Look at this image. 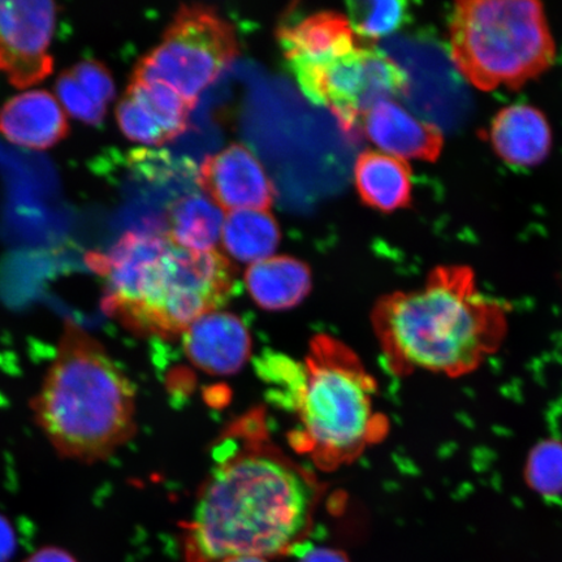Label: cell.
<instances>
[{
    "label": "cell",
    "instance_id": "7a4b0ae2",
    "mask_svg": "<svg viewBox=\"0 0 562 562\" xmlns=\"http://www.w3.org/2000/svg\"><path fill=\"white\" fill-rule=\"evenodd\" d=\"M374 326L390 368L459 378L502 347L508 311L477 290L467 266H440L424 286L378 302Z\"/></svg>",
    "mask_w": 562,
    "mask_h": 562
},
{
    "label": "cell",
    "instance_id": "d6986e66",
    "mask_svg": "<svg viewBox=\"0 0 562 562\" xmlns=\"http://www.w3.org/2000/svg\"><path fill=\"white\" fill-rule=\"evenodd\" d=\"M224 224L223 211L199 193L180 196L167 211V232L170 240L193 251L215 250Z\"/></svg>",
    "mask_w": 562,
    "mask_h": 562
},
{
    "label": "cell",
    "instance_id": "3957f363",
    "mask_svg": "<svg viewBox=\"0 0 562 562\" xmlns=\"http://www.w3.org/2000/svg\"><path fill=\"white\" fill-rule=\"evenodd\" d=\"M35 419L67 459H108L136 430V392L100 341L65 323L58 351L33 400Z\"/></svg>",
    "mask_w": 562,
    "mask_h": 562
},
{
    "label": "cell",
    "instance_id": "7c38bea8",
    "mask_svg": "<svg viewBox=\"0 0 562 562\" xmlns=\"http://www.w3.org/2000/svg\"><path fill=\"white\" fill-rule=\"evenodd\" d=\"M277 37L294 79L353 52L362 42L357 40L348 18L333 11L281 24Z\"/></svg>",
    "mask_w": 562,
    "mask_h": 562
},
{
    "label": "cell",
    "instance_id": "484cf974",
    "mask_svg": "<svg viewBox=\"0 0 562 562\" xmlns=\"http://www.w3.org/2000/svg\"><path fill=\"white\" fill-rule=\"evenodd\" d=\"M24 562H79L72 554L58 547L41 548Z\"/></svg>",
    "mask_w": 562,
    "mask_h": 562
},
{
    "label": "cell",
    "instance_id": "4316f807",
    "mask_svg": "<svg viewBox=\"0 0 562 562\" xmlns=\"http://www.w3.org/2000/svg\"><path fill=\"white\" fill-rule=\"evenodd\" d=\"M300 562H350L347 554L333 548H314L302 557Z\"/></svg>",
    "mask_w": 562,
    "mask_h": 562
},
{
    "label": "cell",
    "instance_id": "cb8c5ba5",
    "mask_svg": "<svg viewBox=\"0 0 562 562\" xmlns=\"http://www.w3.org/2000/svg\"><path fill=\"white\" fill-rule=\"evenodd\" d=\"M56 95L63 103V108L80 122L89 125L101 124L105 116V110L97 105L90 98L83 93L72 76L65 70L56 80Z\"/></svg>",
    "mask_w": 562,
    "mask_h": 562
},
{
    "label": "cell",
    "instance_id": "8992f818",
    "mask_svg": "<svg viewBox=\"0 0 562 562\" xmlns=\"http://www.w3.org/2000/svg\"><path fill=\"white\" fill-rule=\"evenodd\" d=\"M176 245L160 232H126L109 251L87 256L104 283L103 311L131 331L171 336Z\"/></svg>",
    "mask_w": 562,
    "mask_h": 562
},
{
    "label": "cell",
    "instance_id": "2e32d148",
    "mask_svg": "<svg viewBox=\"0 0 562 562\" xmlns=\"http://www.w3.org/2000/svg\"><path fill=\"white\" fill-rule=\"evenodd\" d=\"M488 136L497 157L513 167L538 166L552 149L551 125L543 112L530 104H512L498 111Z\"/></svg>",
    "mask_w": 562,
    "mask_h": 562
},
{
    "label": "cell",
    "instance_id": "9c48e42d",
    "mask_svg": "<svg viewBox=\"0 0 562 562\" xmlns=\"http://www.w3.org/2000/svg\"><path fill=\"white\" fill-rule=\"evenodd\" d=\"M56 15L54 2L0 0V72L13 87L30 88L53 72Z\"/></svg>",
    "mask_w": 562,
    "mask_h": 562
},
{
    "label": "cell",
    "instance_id": "d4e9b609",
    "mask_svg": "<svg viewBox=\"0 0 562 562\" xmlns=\"http://www.w3.org/2000/svg\"><path fill=\"white\" fill-rule=\"evenodd\" d=\"M18 540L9 519L0 515V562H10L15 557Z\"/></svg>",
    "mask_w": 562,
    "mask_h": 562
},
{
    "label": "cell",
    "instance_id": "ffe728a7",
    "mask_svg": "<svg viewBox=\"0 0 562 562\" xmlns=\"http://www.w3.org/2000/svg\"><path fill=\"white\" fill-rule=\"evenodd\" d=\"M279 224L269 211H231L224 221L222 241L229 255L241 262H261L277 250Z\"/></svg>",
    "mask_w": 562,
    "mask_h": 562
},
{
    "label": "cell",
    "instance_id": "603a6c76",
    "mask_svg": "<svg viewBox=\"0 0 562 562\" xmlns=\"http://www.w3.org/2000/svg\"><path fill=\"white\" fill-rule=\"evenodd\" d=\"M68 72L91 101L108 111V105L115 97V82L103 63L83 60L70 67Z\"/></svg>",
    "mask_w": 562,
    "mask_h": 562
},
{
    "label": "cell",
    "instance_id": "6da1fadb",
    "mask_svg": "<svg viewBox=\"0 0 562 562\" xmlns=\"http://www.w3.org/2000/svg\"><path fill=\"white\" fill-rule=\"evenodd\" d=\"M238 427L217 447L184 525L186 562L284 557L312 530L321 498L314 476L272 447L261 419Z\"/></svg>",
    "mask_w": 562,
    "mask_h": 562
},
{
    "label": "cell",
    "instance_id": "9a60e30c",
    "mask_svg": "<svg viewBox=\"0 0 562 562\" xmlns=\"http://www.w3.org/2000/svg\"><path fill=\"white\" fill-rule=\"evenodd\" d=\"M66 110L47 90L12 97L0 109V133L12 144L44 150L68 135Z\"/></svg>",
    "mask_w": 562,
    "mask_h": 562
},
{
    "label": "cell",
    "instance_id": "8fae6325",
    "mask_svg": "<svg viewBox=\"0 0 562 562\" xmlns=\"http://www.w3.org/2000/svg\"><path fill=\"white\" fill-rule=\"evenodd\" d=\"M193 103L161 82L131 80L116 108V121L126 137L160 146L188 128Z\"/></svg>",
    "mask_w": 562,
    "mask_h": 562
},
{
    "label": "cell",
    "instance_id": "7402d4cb",
    "mask_svg": "<svg viewBox=\"0 0 562 562\" xmlns=\"http://www.w3.org/2000/svg\"><path fill=\"white\" fill-rule=\"evenodd\" d=\"M526 475L531 488L540 495H562V442L544 440L533 448Z\"/></svg>",
    "mask_w": 562,
    "mask_h": 562
},
{
    "label": "cell",
    "instance_id": "e0dca14e",
    "mask_svg": "<svg viewBox=\"0 0 562 562\" xmlns=\"http://www.w3.org/2000/svg\"><path fill=\"white\" fill-rule=\"evenodd\" d=\"M412 168L385 153L364 151L355 167V182L364 205L392 213L412 203Z\"/></svg>",
    "mask_w": 562,
    "mask_h": 562
},
{
    "label": "cell",
    "instance_id": "277c9868",
    "mask_svg": "<svg viewBox=\"0 0 562 562\" xmlns=\"http://www.w3.org/2000/svg\"><path fill=\"white\" fill-rule=\"evenodd\" d=\"M293 372L281 396L297 413L294 442L318 465H342L382 438L385 424L375 412L374 381L344 344L318 337Z\"/></svg>",
    "mask_w": 562,
    "mask_h": 562
},
{
    "label": "cell",
    "instance_id": "4fadbf2b",
    "mask_svg": "<svg viewBox=\"0 0 562 562\" xmlns=\"http://www.w3.org/2000/svg\"><path fill=\"white\" fill-rule=\"evenodd\" d=\"M362 133L389 156L438 160L445 136L437 125L419 121L396 101L378 103L364 115Z\"/></svg>",
    "mask_w": 562,
    "mask_h": 562
},
{
    "label": "cell",
    "instance_id": "ac0fdd59",
    "mask_svg": "<svg viewBox=\"0 0 562 562\" xmlns=\"http://www.w3.org/2000/svg\"><path fill=\"white\" fill-rule=\"evenodd\" d=\"M250 296L265 311L296 306L312 290L308 266L292 257H272L252 263L245 273Z\"/></svg>",
    "mask_w": 562,
    "mask_h": 562
},
{
    "label": "cell",
    "instance_id": "52a82bcc",
    "mask_svg": "<svg viewBox=\"0 0 562 562\" xmlns=\"http://www.w3.org/2000/svg\"><path fill=\"white\" fill-rule=\"evenodd\" d=\"M238 54L234 27L207 5H184L160 44L137 63L132 80L161 82L195 104Z\"/></svg>",
    "mask_w": 562,
    "mask_h": 562
},
{
    "label": "cell",
    "instance_id": "ba28073f",
    "mask_svg": "<svg viewBox=\"0 0 562 562\" xmlns=\"http://www.w3.org/2000/svg\"><path fill=\"white\" fill-rule=\"evenodd\" d=\"M296 81L308 100L333 111L351 143L363 136V119L372 108L396 101L411 86L405 70L368 42Z\"/></svg>",
    "mask_w": 562,
    "mask_h": 562
},
{
    "label": "cell",
    "instance_id": "30bf717a",
    "mask_svg": "<svg viewBox=\"0 0 562 562\" xmlns=\"http://www.w3.org/2000/svg\"><path fill=\"white\" fill-rule=\"evenodd\" d=\"M196 182L222 210L267 211L276 201L269 175L243 144H232L203 160Z\"/></svg>",
    "mask_w": 562,
    "mask_h": 562
},
{
    "label": "cell",
    "instance_id": "5bb4252c",
    "mask_svg": "<svg viewBox=\"0 0 562 562\" xmlns=\"http://www.w3.org/2000/svg\"><path fill=\"white\" fill-rule=\"evenodd\" d=\"M182 337L188 357L210 374H235L250 356L248 328L234 314L217 311L202 316Z\"/></svg>",
    "mask_w": 562,
    "mask_h": 562
},
{
    "label": "cell",
    "instance_id": "5b68a950",
    "mask_svg": "<svg viewBox=\"0 0 562 562\" xmlns=\"http://www.w3.org/2000/svg\"><path fill=\"white\" fill-rule=\"evenodd\" d=\"M449 46L460 74L476 89H517L552 66L557 46L542 3L463 0L449 21Z\"/></svg>",
    "mask_w": 562,
    "mask_h": 562
},
{
    "label": "cell",
    "instance_id": "44dd1931",
    "mask_svg": "<svg viewBox=\"0 0 562 562\" xmlns=\"http://www.w3.org/2000/svg\"><path fill=\"white\" fill-rule=\"evenodd\" d=\"M348 21L362 42H374L403 27L411 19L409 4L389 2H348Z\"/></svg>",
    "mask_w": 562,
    "mask_h": 562
},
{
    "label": "cell",
    "instance_id": "83f0119b",
    "mask_svg": "<svg viewBox=\"0 0 562 562\" xmlns=\"http://www.w3.org/2000/svg\"><path fill=\"white\" fill-rule=\"evenodd\" d=\"M217 562H267V559L257 558V557H235L224 559Z\"/></svg>",
    "mask_w": 562,
    "mask_h": 562
}]
</instances>
